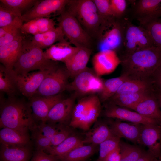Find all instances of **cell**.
Wrapping results in <instances>:
<instances>
[{"label":"cell","instance_id":"8d00e7d4","mask_svg":"<svg viewBox=\"0 0 161 161\" xmlns=\"http://www.w3.org/2000/svg\"><path fill=\"white\" fill-rule=\"evenodd\" d=\"M142 26L148 32L154 46L161 48V17L153 19Z\"/></svg>","mask_w":161,"mask_h":161},{"label":"cell","instance_id":"f1b7e54d","mask_svg":"<svg viewBox=\"0 0 161 161\" xmlns=\"http://www.w3.org/2000/svg\"><path fill=\"white\" fill-rule=\"evenodd\" d=\"M55 24L53 19L48 17L36 18L24 23L21 32L34 35L50 30L55 27Z\"/></svg>","mask_w":161,"mask_h":161},{"label":"cell","instance_id":"d590c367","mask_svg":"<svg viewBox=\"0 0 161 161\" xmlns=\"http://www.w3.org/2000/svg\"><path fill=\"white\" fill-rule=\"evenodd\" d=\"M37 0H0V3L15 11L20 16L29 10L36 3Z\"/></svg>","mask_w":161,"mask_h":161},{"label":"cell","instance_id":"2e32d148","mask_svg":"<svg viewBox=\"0 0 161 161\" xmlns=\"http://www.w3.org/2000/svg\"><path fill=\"white\" fill-rule=\"evenodd\" d=\"M92 62L93 69L100 76L112 73L121 63V61L115 51L107 50L100 51L95 54Z\"/></svg>","mask_w":161,"mask_h":161},{"label":"cell","instance_id":"4316f807","mask_svg":"<svg viewBox=\"0 0 161 161\" xmlns=\"http://www.w3.org/2000/svg\"><path fill=\"white\" fill-rule=\"evenodd\" d=\"M0 141V144L12 145H32L33 143L29 134L8 128H1Z\"/></svg>","mask_w":161,"mask_h":161},{"label":"cell","instance_id":"ba28073f","mask_svg":"<svg viewBox=\"0 0 161 161\" xmlns=\"http://www.w3.org/2000/svg\"><path fill=\"white\" fill-rule=\"evenodd\" d=\"M58 21L64 36L71 44L77 47L90 48V36L73 16L64 10L60 13Z\"/></svg>","mask_w":161,"mask_h":161},{"label":"cell","instance_id":"8fae6325","mask_svg":"<svg viewBox=\"0 0 161 161\" xmlns=\"http://www.w3.org/2000/svg\"><path fill=\"white\" fill-rule=\"evenodd\" d=\"M124 19H117L105 26L102 29L99 44L100 51H115L123 46L124 38Z\"/></svg>","mask_w":161,"mask_h":161},{"label":"cell","instance_id":"681fc988","mask_svg":"<svg viewBox=\"0 0 161 161\" xmlns=\"http://www.w3.org/2000/svg\"><path fill=\"white\" fill-rule=\"evenodd\" d=\"M155 157L148 151H144L137 161H151Z\"/></svg>","mask_w":161,"mask_h":161},{"label":"cell","instance_id":"d6986e66","mask_svg":"<svg viewBox=\"0 0 161 161\" xmlns=\"http://www.w3.org/2000/svg\"><path fill=\"white\" fill-rule=\"evenodd\" d=\"M23 37L21 35L11 42L0 47V61L8 71L13 70L14 65L21 51Z\"/></svg>","mask_w":161,"mask_h":161},{"label":"cell","instance_id":"484cf974","mask_svg":"<svg viewBox=\"0 0 161 161\" xmlns=\"http://www.w3.org/2000/svg\"><path fill=\"white\" fill-rule=\"evenodd\" d=\"M151 94L150 90L138 92H125L113 96L107 102L121 107L132 109L140 101Z\"/></svg>","mask_w":161,"mask_h":161},{"label":"cell","instance_id":"30bf717a","mask_svg":"<svg viewBox=\"0 0 161 161\" xmlns=\"http://www.w3.org/2000/svg\"><path fill=\"white\" fill-rule=\"evenodd\" d=\"M57 65L50 69L31 72L24 74H16L13 71L9 72L18 90L22 95L30 99L36 94L44 79Z\"/></svg>","mask_w":161,"mask_h":161},{"label":"cell","instance_id":"ffe728a7","mask_svg":"<svg viewBox=\"0 0 161 161\" xmlns=\"http://www.w3.org/2000/svg\"><path fill=\"white\" fill-rule=\"evenodd\" d=\"M110 121L109 126L114 135L138 143L141 124H129L118 119Z\"/></svg>","mask_w":161,"mask_h":161},{"label":"cell","instance_id":"5b68a950","mask_svg":"<svg viewBox=\"0 0 161 161\" xmlns=\"http://www.w3.org/2000/svg\"><path fill=\"white\" fill-rule=\"evenodd\" d=\"M67 11L89 31L100 33L103 21L93 0H69Z\"/></svg>","mask_w":161,"mask_h":161},{"label":"cell","instance_id":"ee69618b","mask_svg":"<svg viewBox=\"0 0 161 161\" xmlns=\"http://www.w3.org/2000/svg\"><path fill=\"white\" fill-rule=\"evenodd\" d=\"M69 126H64L51 139L52 147L59 145L68 137L74 134Z\"/></svg>","mask_w":161,"mask_h":161},{"label":"cell","instance_id":"cb8c5ba5","mask_svg":"<svg viewBox=\"0 0 161 161\" xmlns=\"http://www.w3.org/2000/svg\"><path fill=\"white\" fill-rule=\"evenodd\" d=\"M70 44L66 40L54 44L44 52L45 58L54 61H60L64 63L78 48Z\"/></svg>","mask_w":161,"mask_h":161},{"label":"cell","instance_id":"7402d4cb","mask_svg":"<svg viewBox=\"0 0 161 161\" xmlns=\"http://www.w3.org/2000/svg\"><path fill=\"white\" fill-rule=\"evenodd\" d=\"M91 52L90 48L78 47L72 57L64 63L70 78H74L87 67Z\"/></svg>","mask_w":161,"mask_h":161},{"label":"cell","instance_id":"f5cc1de1","mask_svg":"<svg viewBox=\"0 0 161 161\" xmlns=\"http://www.w3.org/2000/svg\"><path fill=\"white\" fill-rule=\"evenodd\" d=\"M151 161H160V160L158 158L155 157Z\"/></svg>","mask_w":161,"mask_h":161},{"label":"cell","instance_id":"e0dca14e","mask_svg":"<svg viewBox=\"0 0 161 161\" xmlns=\"http://www.w3.org/2000/svg\"><path fill=\"white\" fill-rule=\"evenodd\" d=\"M134 13L140 26L161 17V0H139L135 3Z\"/></svg>","mask_w":161,"mask_h":161},{"label":"cell","instance_id":"3957f363","mask_svg":"<svg viewBox=\"0 0 161 161\" xmlns=\"http://www.w3.org/2000/svg\"><path fill=\"white\" fill-rule=\"evenodd\" d=\"M57 65L56 62L47 59L44 52L31 41L24 38L21 53L13 71L17 74H24L34 70L50 69Z\"/></svg>","mask_w":161,"mask_h":161},{"label":"cell","instance_id":"9c48e42d","mask_svg":"<svg viewBox=\"0 0 161 161\" xmlns=\"http://www.w3.org/2000/svg\"><path fill=\"white\" fill-rule=\"evenodd\" d=\"M69 74L66 67L57 65L45 77L35 94L41 97L55 95L66 90Z\"/></svg>","mask_w":161,"mask_h":161},{"label":"cell","instance_id":"ab89813d","mask_svg":"<svg viewBox=\"0 0 161 161\" xmlns=\"http://www.w3.org/2000/svg\"><path fill=\"white\" fill-rule=\"evenodd\" d=\"M32 132V140L35 150L43 151L46 152L52 148L50 139L44 136L36 129Z\"/></svg>","mask_w":161,"mask_h":161},{"label":"cell","instance_id":"7bdbcfd3","mask_svg":"<svg viewBox=\"0 0 161 161\" xmlns=\"http://www.w3.org/2000/svg\"><path fill=\"white\" fill-rule=\"evenodd\" d=\"M127 1L125 0H110L112 11L116 19H118L125 14L127 6Z\"/></svg>","mask_w":161,"mask_h":161},{"label":"cell","instance_id":"816d5d0a","mask_svg":"<svg viewBox=\"0 0 161 161\" xmlns=\"http://www.w3.org/2000/svg\"><path fill=\"white\" fill-rule=\"evenodd\" d=\"M159 105L161 110V92L159 94L157 99Z\"/></svg>","mask_w":161,"mask_h":161},{"label":"cell","instance_id":"60d3db41","mask_svg":"<svg viewBox=\"0 0 161 161\" xmlns=\"http://www.w3.org/2000/svg\"><path fill=\"white\" fill-rule=\"evenodd\" d=\"M21 16L5 5L0 3V27L8 25Z\"/></svg>","mask_w":161,"mask_h":161},{"label":"cell","instance_id":"9a60e30c","mask_svg":"<svg viewBox=\"0 0 161 161\" xmlns=\"http://www.w3.org/2000/svg\"><path fill=\"white\" fill-rule=\"evenodd\" d=\"M138 143L146 147L155 157L161 156V126L156 124H141Z\"/></svg>","mask_w":161,"mask_h":161},{"label":"cell","instance_id":"ac0fdd59","mask_svg":"<svg viewBox=\"0 0 161 161\" xmlns=\"http://www.w3.org/2000/svg\"><path fill=\"white\" fill-rule=\"evenodd\" d=\"M29 103L33 117L38 124L45 123L48 113L53 106L63 99L61 94L48 97L34 96Z\"/></svg>","mask_w":161,"mask_h":161},{"label":"cell","instance_id":"7a4b0ae2","mask_svg":"<svg viewBox=\"0 0 161 161\" xmlns=\"http://www.w3.org/2000/svg\"><path fill=\"white\" fill-rule=\"evenodd\" d=\"M38 125L35 120L29 103L9 97L1 102L0 128H8L29 134Z\"/></svg>","mask_w":161,"mask_h":161},{"label":"cell","instance_id":"4dcf8cb0","mask_svg":"<svg viewBox=\"0 0 161 161\" xmlns=\"http://www.w3.org/2000/svg\"><path fill=\"white\" fill-rule=\"evenodd\" d=\"M84 145L83 139L74 134L68 137L57 146L52 147L46 152L61 157L75 148Z\"/></svg>","mask_w":161,"mask_h":161},{"label":"cell","instance_id":"4fadbf2b","mask_svg":"<svg viewBox=\"0 0 161 161\" xmlns=\"http://www.w3.org/2000/svg\"><path fill=\"white\" fill-rule=\"evenodd\" d=\"M77 98L73 93L69 97L56 103L49 112L45 123L69 126Z\"/></svg>","mask_w":161,"mask_h":161},{"label":"cell","instance_id":"f907efd6","mask_svg":"<svg viewBox=\"0 0 161 161\" xmlns=\"http://www.w3.org/2000/svg\"><path fill=\"white\" fill-rule=\"evenodd\" d=\"M156 72L158 73L157 76V80L158 83L161 86V66Z\"/></svg>","mask_w":161,"mask_h":161},{"label":"cell","instance_id":"44dd1931","mask_svg":"<svg viewBox=\"0 0 161 161\" xmlns=\"http://www.w3.org/2000/svg\"><path fill=\"white\" fill-rule=\"evenodd\" d=\"M33 152L32 145H12L1 144L0 161H30Z\"/></svg>","mask_w":161,"mask_h":161},{"label":"cell","instance_id":"83f0119b","mask_svg":"<svg viewBox=\"0 0 161 161\" xmlns=\"http://www.w3.org/2000/svg\"><path fill=\"white\" fill-rule=\"evenodd\" d=\"M61 28L59 26L43 33L32 37V42L42 49H47L57 42L65 40Z\"/></svg>","mask_w":161,"mask_h":161},{"label":"cell","instance_id":"f35d334b","mask_svg":"<svg viewBox=\"0 0 161 161\" xmlns=\"http://www.w3.org/2000/svg\"><path fill=\"white\" fill-rule=\"evenodd\" d=\"M120 138L114 136L99 144L98 161H104L111 153L119 146Z\"/></svg>","mask_w":161,"mask_h":161},{"label":"cell","instance_id":"1f68e13d","mask_svg":"<svg viewBox=\"0 0 161 161\" xmlns=\"http://www.w3.org/2000/svg\"><path fill=\"white\" fill-rule=\"evenodd\" d=\"M97 146L90 144L79 146L60 157L61 161H85L97 151Z\"/></svg>","mask_w":161,"mask_h":161},{"label":"cell","instance_id":"7c38bea8","mask_svg":"<svg viewBox=\"0 0 161 161\" xmlns=\"http://www.w3.org/2000/svg\"><path fill=\"white\" fill-rule=\"evenodd\" d=\"M69 0H44L38 1L28 11L21 17L25 22L32 20L45 18L53 13H61L64 10Z\"/></svg>","mask_w":161,"mask_h":161},{"label":"cell","instance_id":"603a6c76","mask_svg":"<svg viewBox=\"0 0 161 161\" xmlns=\"http://www.w3.org/2000/svg\"><path fill=\"white\" fill-rule=\"evenodd\" d=\"M132 109L145 117L154 120L161 126V110L157 100L151 94Z\"/></svg>","mask_w":161,"mask_h":161},{"label":"cell","instance_id":"bcb514c9","mask_svg":"<svg viewBox=\"0 0 161 161\" xmlns=\"http://www.w3.org/2000/svg\"><path fill=\"white\" fill-rule=\"evenodd\" d=\"M21 29H17L4 34L0 37V47L9 43L21 35Z\"/></svg>","mask_w":161,"mask_h":161},{"label":"cell","instance_id":"b9f144b4","mask_svg":"<svg viewBox=\"0 0 161 161\" xmlns=\"http://www.w3.org/2000/svg\"><path fill=\"white\" fill-rule=\"evenodd\" d=\"M64 126L60 124L43 123L38 124L36 129L51 140Z\"/></svg>","mask_w":161,"mask_h":161},{"label":"cell","instance_id":"f546056e","mask_svg":"<svg viewBox=\"0 0 161 161\" xmlns=\"http://www.w3.org/2000/svg\"><path fill=\"white\" fill-rule=\"evenodd\" d=\"M130 78L121 75L120 76L104 80L102 89L97 94L101 103H105L113 96L121 85Z\"/></svg>","mask_w":161,"mask_h":161},{"label":"cell","instance_id":"e575fe53","mask_svg":"<svg viewBox=\"0 0 161 161\" xmlns=\"http://www.w3.org/2000/svg\"><path fill=\"white\" fill-rule=\"evenodd\" d=\"M120 161H137L144 151L140 147L120 141Z\"/></svg>","mask_w":161,"mask_h":161},{"label":"cell","instance_id":"74e56055","mask_svg":"<svg viewBox=\"0 0 161 161\" xmlns=\"http://www.w3.org/2000/svg\"><path fill=\"white\" fill-rule=\"evenodd\" d=\"M103 21L102 27L116 18L111 10L110 0H93Z\"/></svg>","mask_w":161,"mask_h":161},{"label":"cell","instance_id":"d6a6232c","mask_svg":"<svg viewBox=\"0 0 161 161\" xmlns=\"http://www.w3.org/2000/svg\"><path fill=\"white\" fill-rule=\"evenodd\" d=\"M151 86V82L149 80L130 79L121 85L114 96L125 92H138L150 90Z\"/></svg>","mask_w":161,"mask_h":161},{"label":"cell","instance_id":"d4e9b609","mask_svg":"<svg viewBox=\"0 0 161 161\" xmlns=\"http://www.w3.org/2000/svg\"><path fill=\"white\" fill-rule=\"evenodd\" d=\"M93 128L85 134L83 139L84 145L93 144L99 145L114 136L112 133L109 126L106 123L97 120Z\"/></svg>","mask_w":161,"mask_h":161},{"label":"cell","instance_id":"6da1fadb","mask_svg":"<svg viewBox=\"0 0 161 161\" xmlns=\"http://www.w3.org/2000/svg\"><path fill=\"white\" fill-rule=\"evenodd\" d=\"M122 75L131 79L149 80L161 66V48L154 46L124 56Z\"/></svg>","mask_w":161,"mask_h":161},{"label":"cell","instance_id":"8992f818","mask_svg":"<svg viewBox=\"0 0 161 161\" xmlns=\"http://www.w3.org/2000/svg\"><path fill=\"white\" fill-rule=\"evenodd\" d=\"M124 31L123 46L124 56L155 46L145 29L141 26H136L124 19Z\"/></svg>","mask_w":161,"mask_h":161},{"label":"cell","instance_id":"277c9868","mask_svg":"<svg viewBox=\"0 0 161 161\" xmlns=\"http://www.w3.org/2000/svg\"><path fill=\"white\" fill-rule=\"evenodd\" d=\"M101 103L97 94L81 98L74 107L69 126L88 131L102 112Z\"/></svg>","mask_w":161,"mask_h":161},{"label":"cell","instance_id":"52a82bcc","mask_svg":"<svg viewBox=\"0 0 161 161\" xmlns=\"http://www.w3.org/2000/svg\"><path fill=\"white\" fill-rule=\"evenodd\" d=\"M69 83L66 90L73 91L77 97L98 94L103 87L104 81L93 68L87 67L77 75Z\"/></svg>","mask_w":161,"mask_h":161},{"label":"cell","instance_id":"c3c4849f","mask_svg":"<svg viewBox=\"0 0 161 161\" xmlns=\"http://www.w3.org/2000/svg\"><path fill=\"white\" fill-rule=\"evenodd\" d=\"M120 155L119 147L109 154L104 161H120Z\"/></svg>","mask_w":161,"mask_h":161},{"label":"cell","instance_id":"f6af8a7d","mask_svg":"<svg viewBox=\"0 0 161 161\" xmlns=\"http://www.w3.org/2000/svg\"><path fill=\"white\" fill-rule=\"evenodd\" d=\"M30 161H61L57 155L48 154L43 151H36L33 152Z\"/></svg>","mask_w":161,"mask_h":161},{"label":"cell","instance_id":"db71d44e","mask_svg":"<svg viewBox=\"0 0 161 161\" xmlns=\"http://www.w3.org/2000/svg\"><path fill=\"white\" fill-rule=\"evenodd\" d=\"M160 160V161H161V156L158 158Z\"/></svg>","mask_w":161,"mask_h":161},{"label":"cell","instance_id":"836d02e7","mask_svg":"<svg viewBox=\"0 0 161 161\" xmlns=\"http://www.w3.org/2000/svg\"><path fill=\"white\" fill-rule=\"evenodd\" d=\"M18 90L9 71L2 64L0 66V91L13 97Z\"/></svg>","mask_w":161,"mask_h":161},{"label":"cell","instance_id":"5bb4252c","mask_svg":"<svg viewBox=\"0 0 161 161\" xmlns=\"http://www.w3.org/2000/svg\"><path fill=\"white\" fill-rule=\"evenodd\" d=\"M106 102L107 103L105 106L103 114L107 118L123 120L134 124L159 125L154 120L145 117L135 111L109 102Z\"/></svg>","mask_w":161,"mask_h":161},{"label":"cell","instance_id":"7dc6e473","mask_svg":"<svg viewBox=\"0 0 161 161\" xmlns=\"http://www.w3.org/2000/svg\"><path fill=\"white\" fill-rule=\"evenodd\" d=\"M23 21L21 17L16 19L11 24L0 28V37L7 32L17 29H21L23 24Z\"/></svg>","mask_w":161,"mask_h":161}]
</instances>
